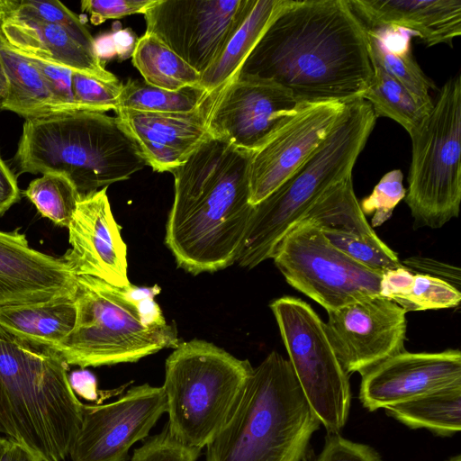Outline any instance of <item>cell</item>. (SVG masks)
Instances as JSON below:
<instances>
[{
  "label": "cell",
  "instance_id": "cell-1",
  "mask_svg": "<svg viewBox=\"0 0 461 461\" xmlns=\"http://www.w3.org/2000/svg\"><path fill=\"white\" fill-rule=\"evenodd\" d=\"M236 77L272 81L301 104L361 98L374 77L366 29L348 0H283Z\"/></svg>",
  "mask_w": 461,
  "mask_h": 461
},
{
  "label": "cell",
  "instance_id": "cell-2",
  "mask_svg": "<svg viewBox=\"0 0 461 461\" xmlns=\"http://www.w3.org/2000/svg\"><path fill=\"white\" fill-rule=\"evenodd\" d=\"M252 153L209 136L171 172L175 192L165 243L186 272L212 273L236 262L253 206Z\"/></svg>",
  "mask_w": 461,
  "mask_h": 461
},
{
  "label": "cell",
  "instance_id": "cell-3",
  "mask_svg": "<svg viewBox=\"0 0 461 461\" xmlns=\"http://www.w3.org/2000/svg\"><path fill=\"white\" fill-rule=\"evenodd\" d=\"M68 366L50 348L0 327V429L46 461L68 455L84 403L73 392Z\"/></svg>",
  "mask_w": 461,
  "mask_h": 461
},
{
  "label": "cell",
  "instance_id": "cell-4",
  "mask_svg": "<svg viewBox=\"0 0 461 461\" xmlns=\"http://www.w3.org/2000/svg\"><path fill=\"white\" fill-rule=\"evenodd\" d=\"M14 160L20 173H61L85 195L129 179L147 166L116 116L76 110L25 119Z\"/></svg>",
  "mask_w": 461,
  "mask_h": 461
},
{
  "label": "cell",
  "instance_id": "cell-5",
  "mask_svg": "<svg viewBox=\"0 0 461 461\" xmlns=\"http://www.w3.org/2000/svg\"><path fill=\"white\" fill-rule=\"evenodd\" d=\"M321 425L289 360L272 351L253 367L234 412L205 446L206 461H303Z\"/></svg>",
  "mask_w": 461,
  "mask_h": 461
},
{
  "label": "cell",
  "instance_id": "cell-6",
  "mask_svg": "<svg viewBox=\"0 0 461 461\" xmlns=\"http://www.w3.org/2000/svg\"><path fill=\"white\" fill-rule=\"evenodd\" d=\"M377 117L363 98L346 103L312 154L269 195L252 206L236 262L253 268L272 258L282 239L332 185L352 176Z\"/></svg>",
  "mask_w": 461,
  "mask_h": 461
},
{
  "label": "cell",
  "instance_id": "cell-7",
  "mask_svg": "<svg viewBox=\"0 0 461 461\" xmlns=\"http://www.w3.org/2000/svg\"><path fill=\"white\" fill-rule=\"evenodd\" d=\"M154 291L113 286L77 276L74 327L56 348L68 366L81 368L134 363L178 343L153 300Z\"/></svg>",
  "mask_w": 461,
  "mask_h": 461
},
{
  "label": "cell",
  "instance_id": "cell-8",
  "mask_svg": "<svg viewBox=\"0 0 461 461\" xmlns=\"http://www.w3.org/2000/svg\"><path fill=\"white\" fill-rule=\"evenodd\" d=\"M252 370L249 360L211 342L179 343L166 360L162 385L171 437L202 450L234 412Z\"/></svg>",
  "mask_w": 461,
  "mask_h": 461
},
{
  "label": "cell",
  "instance_id": "cell-9",
  "mask_svg": "<svg viewBox=\"0 0 461 461\" xmlns=\"http://www.w3.org/2000/svg\"><path fill=\"white\" fill-rule=\"evenodd\" d=\"M411 161L405 194L415 228H441L461 201V77L448 79L433 107L410 134Z\"/></svg>",
  "mask_w": 461,
  "mask_h": 461
},
{
  "label": "cell",
  "instance_id": "cell-10",
  "mask_svg": "<svg viewBox=\"0 0 461 461\" xmlns=\"http://www.w3.org/2000/svg\"><path fill=\"white\" fill-rule=\"evenodd\" d=\"M289 362L328 434L346 425L351 402L348 375L341 367L325 324L304 301L283 296L270 304Z\"/></svg>",
  "mask_w": 461,
  "mask_h": 461
},
{
  "label": "cell",
  "instance_id": "cell-11",
  "mask_svg": "<svg viewBox=\"0 0 461 461\" xmlns=\"http://www.w3.org/2000/svg\"><path fill=\"white\" fill-rule=\"evenodd\" d=\"M272 259L285 281L327 312L380 294L383 273L355 261L303 219L279 242Z\"/></svg>",
  "mask_w": 461,
  "mask_h": 461
},
{
  "label": "cell",
  "instance_id": "cell-12",
  "mask_svg": "<svg viewBox=\"0 0 461 461\" xmlns=\"http://www.w3.org/2000/svg\"><path fill=\"white\" fill-rule=\"evenodd\" d=\"M167 412L162 386L143 384L130 388L117 400L84 404L79 429L69 456L72 461H126L130 448L149 437Z\"/></svg>",
  "mask_w": 461,
  "mask_h": 461
},
{
  "label": "cell",
  "instance_id": "cell-13",
  "mask_svg": "<svg viewBox=\"0 0 461 461\" xmlns=\"http://www.w3.org/2000/svg\"><path fill=\"white\" fill-rule=\"evenodd\" d=\"M247 0H156L143 14L145 33L203 73L212 65Z\"/></svg>",
  "mask_w": 461,
  "mask_h": 461
},
{
  "label": "cell",
  "instance_id": "cell-14",
  "mask_svg": "<svg viewBox=\"0 0 461 461\" xmlns=\"http://www.w3.org/2000/svg\"><path fill=\"white\" fill-rule=\"evenodd\" d=\"M327 313L326 333L348 375L405 350L406 312L380 294Z\"/></svg>",
  "mask_w": 461,
  "mask_h": 461
},
{
  "label": "cell",
  "instance_id": "cell-15",
  "mask_svg": "<svg viewBox=\"0 0 461 461\" xmlns=\"http://www.w3.org/2000/svg\"><path fill=\"white\" fill-rule=\"evenodd\" d=\"M302 104L268 80L236 77L221 89L208 120V132L233 147L255 151Z\"/></svg>",
  "mask_w": 461,
  "mask_h": 461
},
{
  "label": "cell",
  "instance_id": "cell-16",
  "mask_svg": "<svg viewBox=\"0 0 461 461\" xmlns=\"http://www.w3.org/2000/svg\"><path fill=\"white\" fill-rule=\"evenodd\" d=\"M345 104L337 101L302 104L253 151L249 169L251 205L275 191L312 154Z\"/></svg>",
  "mask_w": 461,
  "mask_h": 461
},
{
  "label": "cell",
  "instance_id": "cell-17",
  "mask_svg": "<svg viewBox=\"0 0 461 461\" xmlns=\"http://www.w3.org/2000/svg\"><path fill=\"white\" fill-rule=\"evenodd\" d=\"M107 187L81 195L68 227L70 249L60 259L76 276H89L113 286L131 285L127 246L114 220Z\"/></svg>",
  "mask_w": 461,
  "mask_h": 461
},
{
  "label": "cell",
  "instance_id": "cell-18",
  "mask_svg": "<svg viewBox=\"0 0 461 461\" xmlns=\"http://www.w3.org/2000/svg\"><path fill=\"white\" fill-rule=\"evenodd\" d=\"M461 384V353L402 351L362 375L359 400L370 411L403 402L432 391Z\"/></svg>",
  "mask_w": 461,
  "mask_h": 461
},
{
  "label": "cell",
  "instance_id": "cell-19",
  "mask_svg": "<svg viewBox=\"0 0 461 461\" xmlns=\"http://www.w3.org/2000/svg\"><path fill=\"white\" fill-rule=\"evenodd\" d=\"M220 91L210 93L188 113L119 109L116 115L139 144L147 164L157 172H172L209 137L208 120Z\"/></svg>",
  "mask_w": 461,
  "mask_h": 461
},
{
  "label": "cell",
  "instance_id": "cell-20",
  "mask_svg": "<svg viewBox=\"0 0 461 461\" xmlns=\"http://www.w3.org/2000/svg\"><path fill=\"white\" fill-rule=\"evenodd\" d=\"M77 276L60 258L30 247L20 228L0 230V287L26 303L75 294Z\"/></svg>",
  "mask_w": 461,
  "mask_h": 461
},
{
  "label": "cell",
  "instance_id": "cell-21",
  "mask_svg": "<svg viewBox=\"0 0 461 461\" xmlns=\"http://www.w3.org/2000/svg\"><path fill=\"white\" fill-rule=\"evenodd\" d=\"M366 29L405 30L427 46L453 47L461 34V0H348Z\"/></svg>",
  "mask_w": 461,
  "mask_h": 461
},
{
  "label": "cell",
  "instance_id": "cell-22",
  "mask_svg": "<svg viewBox=\"0 0 461 461\" xmlns=\"http://www.w3.org/2000/svg\"><path fill=\"white\" fill-rule=\"evenodd\" d=\"M0 33L14 49L72 71L106 81L119 80L100 58L65 28L28 18L0 16Z\"/></svg>",
  "mask_w": 461,
  "mask_h": 461
},
{
  "label": "cell",
  "instance_id": "cell-23",
  "mask_svg": "<svg viewBox=\"0 0 461 461\" xmlns=\"http://www.w3.org/2000/svg\"><path fill=\"white\" fill-rule=\"evenodd\" d=\"M283 0H247L212 65L203 73L199 86L220 91L238 74Z\"/></svg>",
  "mask_w": 461,
  "mask_h": 461
},
{
  "label": "cell",
  "instance_id": "cell-24",
  "mask_svg": "<svg viewBox=\"0 0 461 461\" xmlns=\"http://www.w3.org/2000/svg\"><path fill=\"white\" fill-rule=\"evenodd\" d=\"M76 321L75 294L49 301L0 306V327L38 346L55 349Z\"/></svg>",
  "mask_w": 461,
  "mask_h": 461
},
{
  "label": "cell",
  "instance_id": "cell-25",
  "mask_svg": "<svg viewBox=\"0 0 461 461\" xmlns=\"http://www.w3.org/2000/svg\"><path fill=\"white\" fill-rule=\"evenodd\" d=\"M0 64L6 80L2 110L25 119L68 110L56 99L36 67L0 33Z\"/></svg>",
  "mask_w": 461,
  "mask_h": 461
},
{
  "label": "cell",
  "instance_id": "cell-26",
  "mask_svg": "<svg viewBox=\"0 0 461 461\" xmlns=\"http://www.w3.org/2000/svg\"><path fill=\"white\" fill-rule=\"evenodd\" d=\"M396 31L366 29L371 60L405 87L421 107L430 112L433 101L429 90L434 89L435 85L415 60L410 36L404 37Z\"/></svg>",
  "mask_w": 461,
  "mask_h": 461
},
{
  "label": "cell",
  "instance_id": "cell-27",
  "mask_svg": "<svg viewBox=\"0 0 461 461\" xmlns=\"http://www.w3.org/2000/svg\"><path fill=\"white\" fill-rule=\"evenodd\" d=\"M384 409L411 429H427L440 436H452L461 429V384Z\"/></svg>",
  "mask_w": 461,
  "mask_h": 461
},
{
  "label": "cell",
  "instance_id": "cell-28",
  "mask_svg": "<svg viewBox=\"0 0 461 461\" xmlns=\"http://www.w3.org/2000/svg\"><path fill=\"white\" fill-rule=\"evenodd\" d=\"M132 63L144 82L167 90L199 86L201 74L153 35L138 39Z\"/></svg>",
  "mask_w": 461,
  "mask_h": 461
},
{
  "label": "cell",
  "instance_id": "cell-29",
  "mask_svg": "<svg viewBox=\"0 0 461 461\" xmlns=\"http://www.w3.org/2000/svg\"><path fill=\"white\" fill-rule=\"evenodd\" d=\"M374 77L361 98L367 101L376 117H388L402 125L409 135L430 112L421 107L396 79L373 62Z\"/></svg>",
  "mask_w": 461,
  "mask_h": 461
},
{
  "label": "cell",
  "instance_id": "cell-30",
  "mask_svg": "<svg viewBox=\"0 0 461 461\" xmlns=\"http://www.w3.org/2000/svg\"><path fill=\"white\" fill-rule=\"evenodd\" d=\"M209 94L199 86L167 90L150 86L144 81L129 80L123 85L120 95L119 109L151 113H188L198 108Z\"/></svg>",
  "mask_w": 461,
  "mask_h": 461
},
{
  "label": "cell",
  "instance_id": "cell-31",
  "mask_svg": "<svg viewBox=\"0 0 461 461\" xmlns=\"http://www.w3.org/2000/svg\"><path fill=\"white\" fill-rule=\"evenodd\" d=\"M24 194L42 217L67 228L81 196L74 183L57 172L45 173L32 180Z\"/></svg>",
  "mask_w": 461,
  "mask_h": 461
},
{
  "label": "cell",
  "instance_id": "cell-32",
  "mask_svg": "<svg viewBox=\"0 0 461 461\" xmlns=\"http://www.w3.org/2000/svg\"><path fill=\"white\" fill-rule=\"evenodd\" d=\"M0 16L34 19L59 25L96 54L95 40L86 26L59 1L0 0Z\"/></svg>",
  "mask_w": 461,
  "mask_h": 461
},
{
  "label": "cell",
  "instance_id": "cell-33",
  "mask_svg": "<svg viewBox=\"0 0 461 461\" xmlns=\"http://www.w3.org/2000/svg\"><path fill=\"white\" fill-rule=\"evenodd\" d=\"M461 293L447 282L421 274H413L407 286L392 301L406 312L447 309L458 306Z\"/></svg>",
  "mask_w": 461,
  "mask_h": 461
},
{
  "label": "cell",
  "instance_id": "cell-34",
  "mask_svg": "<svg viewBox=\"0 0 461 461\" xmlns=\"http://www.w3.org/2000/svg\"><path fill=\"white\" fill-rule=\"evenodd\" d=\"M71 84L74 102L81 110L118 111L123 87L121 81H106L72 71Z\"/></svg>",
  "mask_w": 461,
  "mask_h": 461
},
{
  "label": "cell",
  "instance_id": "cell-35",
  "mask_svg": "<svg viewBox=\"0 0 461 461\" xmlns=\"http://www.w3.org/2000/svg\"><path fill=\"white\" fill-rule=\"evenodd\" d=\"M402 178L399 169L387 172L359 203L364 214L372 215L371 227H379L387 221L396 205L404 199L406 189Z\"/></svg>",
  "mask_w": 461,
  "mask_h": 461
},
{
  "label": "cell",
  "instance_id": "cell-36",
  "mask_svg": "<svg viewBox=\"0 0 461 461\" xmlns=\"http://www.w3.org/2000/svg\"><path fill=\"white\" fill-rule=\"evenodd\" d=\"M201 450L189 447L171 437L167 427L149 436L141 447L134 449L131 461H197Z\"/></svg>",
  "mask_w": 461,
  "mask_h": 461
},
{
  "label": "cell",
  "instance_id": "cell-37",
  "mask_svg": "<svg viewBox=\"0 0 461 461\" xmlns=\"http://www.w3.org/2000/svg\"><path fill=\"white\" fill-rule=\"evenodd\" d=\"M20 53L27 58L40 71L58 101L68 111L81 110L75 104L73 98L71 84L72 70L32 54Z\"/></svg>",
  "mask_w": 461,
  "mask_h": 461
},
{
  "label": "cell",
  "instance_id": "cell-38",
  "mask_svg": "<svg viewBox=\"0 0 461 461\" xmlns=\"http://www.w3.org/2000/svg\"><path fill=\"white\" fill-rule=\"evenodd\" d=\"M156 0H84L81 10L90 14L94 25L108 19H119L135 14H144Z\"/></svg>",
  "mask_w": 461,
  "mask_h": 461
},
{
  "label": "cell",
  "instance_id": "cell-39",
  "mask_svg": "<svg viewBox=\"0 0 461 461\" xmlns=\"http://www.w3.org/2000/svg\"><path fill=\"white\" fill-rule=\"evenodd\" d=\"M313 461H383L371 447L350 441L339 433L328 434L324 447Z\"/></svg>",
  "mask_w": 461,
  "mask_h": 461
},
{
  "label": "cell",
  "instance_id": "cell-40",
  "mask_svg": "<svg viewBox=\"0 0 461 461\" xmlns=\"http://www.w3.org/2000/svg\"><path fill=\"white\" fill-rule=\"evenodd\" d=\"M401 263L413 274H421L441 279L460 291L461 270L458 267L421 256L407 258Z\"/></svg>",
  "mask_w": 461,
  "mask_h": 461
},
{
  "label": "cell",
  "instance_id": "cell-41",
  "mask_svg": "<svg viewBox=\"0 0 461 461\" xmlns=\"http://www.w3.org/2000/svg\"><path fill=\"white\" fill-rule=\"evenodd\" d=\"M21 197L16 176L0 155V216Z\"/></svg>",
  "mask_w": 461,
  "mask_h": 461
},
{
  "label": "cell",
  "instance_id": "cell-42",
  "mask_svg": "<svg viewBox=\"0 0 461 461\" xmlns=\"http://www.w3.org/2000/svg\"><path fill=\"white\" fill-rule=\"evenodd\" d=\"M68 382L76 395L87 400L96 398V380L92 373L82 368L68 375Z\"/></svg>",
  "mask_w": 461,
  "mask_h": 461
},
{
  "label": "cell",
  "instance_id": "cell-43",
  "mask_svg": "<svg viewBox=\"0 0 461 461\" xmlns=\"http://www.w3.org/2000/svg\"><path fill=\"white\" fill-rule=\"evenodd\" d=\"M0 461H46L22 443L6 438Z\"/></svg>",
  "mask_w": 461,
  "mask_h": 461
},
{
  "label": "cell",
  "instance_id": "cell-44",
  "mask_svg": "<svg viewBox=\"0 0 461 461\" xmlns=\"http://www.w3.org/2000/svg\"><path fill=\"white\" fill-rule=\"evenodd\" d=\"M115 53L120 59L131 58L138 39L131 30H117L112 34Z\"/></svg>",
  "mask_w": 461,
  "mask_h": 461
},
{
  "label": "cell",
  "instance_id": "cell-45",
  "mask_svg": "<svg viewBox=\"0 0 461 461\" xmlns=\"http://www.w3.org/2000/svg\"><path fill=\"white\" fill-rule=\"evenodd\" d=\"M22 303H26L24 300H23L19 296L12 294L10 292H7L6 290L0 287V306L12 305V304H22Z\"/></svg>",
  "mask_w": 461,
  "mask_h": 461
},
{
  "label": "cell",
  "instance_id": "cell-46",
  "mask_svg": "<svg viewBox=\"0 0 461 461\" xmlns=\"http://www.w3.org/2000/svg\"><path fill=\"white\" fill-rule=\"evenodd\" d=\"M6 93V80L0 64V96L4 98Z\"/></svg>",
  "mask_w": 461,
  "mask_h": 461
},
{
  "label": "cell",
  "instance_id": "cell-47",
  "mask_svg": "<svg viewBox=\"0 0 461 461\" xmlns=\"http://www.w3.org/2000/svg\"><path fill=\"white\" fill-rule=\"evenodd\" d=\"M448 461H461V456L456 455L454 457H452L451 459H449Z\"/></svg>",
  "mask_w": 461,
  "mask_h": 461
},
{
  "label": "cell",
  "instance_id": "cell-48",
  "mask_svg": "<svg viewBox=\"0 0 461 461\" xmlns=\"http://www.w3.org/2000/svg\"><path fill=\"white\" fill-rule=\"evenodd\" d=\"M5 438H0V455H1L4 444H5Z\"/></svg>",
  "mask_w": 461,
  "mask_h": 461
},
{
  "label": "cell",
  "instance_id": "cell-49",
  "mask_svg": "<svg viewBox=\"0 0 461 461\" xmlns=\"http://www.w3.org/2000/svg\"><path fill=\"white\" fill-rule=\"evenodd\" d=\"M2 97L0 96V110H1Z\"/></svg>",
  "mask_w": 461,
  "mask_h": 461
},
{
  "label": "cell",
  "instance_id": "cell-50",
  "mask_svg": "<svg viewBox=\"0 0 461 461\" xmlns=\"http://www.w3.org/2000/svg\"><path fill=\"white\" fill-rule=\"evenodd\" d=\"M0 432H1V429H0Z\"/></svg>",
  "mask_w": 461,
  "mask_h": 461
}]
</instances>
